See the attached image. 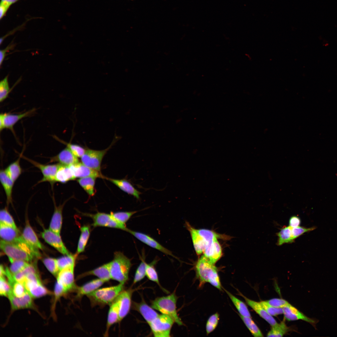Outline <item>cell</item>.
<instances>
[{"label":"cell","mask_w":337,"mask_h":337,"mask_svg":"<svg viewBox=\"0 0 337 337\" xmlns=\"http://www.w3.org/2000/svg\"><path fill=\"white\" fill-rule=\"evenodd\" d=\"M105 282L97 278L87 282L81 286L76 287L75 289L76 292V298L77 299H80L84 295H87L99 288Z\"/></svg>","instance_id":"obj_21"},{"label":"cell","mask_w":337,"mask_h":337,"mask_svg":"<svg viewBox=\"0 0 337 337\" xmlns=\"http://www.w3.org/2000/svg\"><path fill=\"white\" fill-rule=\"evenodd\" d=\"M11 262L9 269L13 274L17 273L25 269L30 263L25 261L9 259Z\"/></svg>","instance_id":"obj_42"},{"label":"cell","mask_w":337,"mask_h":337,"mask_svg":"<svg viewBox=\"0 0 337 337\" xmlns=\"http://www.w3.org/2000/svg\"><path fill=\"white\" fill-rule=\"evenodd\" d=\"M219 320V315L217 313L211 315L208 319L206 325L207 335L213 332L216 328Z\"/></svg>","instance_id":"obj_44"},{"label":"cell","mask_w":337,"mask_h":337,"mask_svg":"<svg viewBox=\"0 0 337 337\" xmlns=\"http://www.w3.org/2000/svg\"><path fill=\"white\" fill-rule=\"evenodd\" d=\"M239 316L252 335L255 337L264 336L261 331L252 320L251 317H244L240 315Z\"/></svg>","instance_id":"obj_38"},{"label":"cell","mask_w":337,"mask_h":337,"mask_svg":"<svg viewBox=\"0 0 337 337\" xmlns=\"http://www.w3.org/2000/svg\"><path fill=\"white\" fill-rule=\"evenodd\" d=\"M301 223L300 218L296 216H291L289 220V226L294 227L299 226Z\"/></svg>","instance_id":"obj_56"},{"label":"cell","mask_w":337,"mask_h":337,"mask_svg":"<svg viewBox=\"0 0 337 337\" xmlns=\"http://www.w3.org/2000/svg\"><path fill=\"white\" fill-rule=\"evenodd\" d=\"M222 253L221 246L217 239L210 242L206 247L203 253V255L215 264L221 257Z\"/></svg>","instance_id":"obj_23"},{"label":"cell","mask_w":337,"mask_h":337,"mask_svg":"<svg viewBox=\"0 0 337 337\" xmlns=\"http://www.w3.org/2000/svg\"><path fill=\"white\" fill-rule=\"evenodd\" d=\"M119 300L117 297L110 305L105 336H108L110 327L114 324L119 322Z\"/></svg>","instance_id":"obj_28"},{"label":"cell","mask_w":337,"mask_h":337,"mask_svg":"<svg viewBox=\"0 0 337 337\" xmlns=\"http://www.w3.org/2000/svg\"><path fill=\"white\" fill-rule=\"evenodd\" d=\"M77 255L76 253L75 255L71 254L56 259L59 271L65 268L75 265Z\"/></svg>","instance_id":"obj_37"},{"label":"cell","mask_w":337,"mask_h":337,"mask_svg":"<svg viewBox=\"0 0 337 337\" xmlns=\"http://www.w3.org/2000/svg\"><path fill=\"white\" fill-rule=\"evenodd\" d=\"M96 178L92 177H85L79 178L77 181L89 195L93 196L95 193V187Z\"/></svg>","instance_id":"obj_33"},{"label":"cell","mask_w":337,"mask_h":337,"mask_svg":"<svg viewBox=\"0 0 337 337\" xmlns=\"http://www.w3.org/2000/svg\"><path fill=\"white\" fill-rule=\"evenodd\" d=\"M292 227L290 226L281 228L277 233L278 237L277 245L281 246L284 243H292L294 242L292 233Z\"/></svg>","instance_id":"obj_35"},{"label":"cell","mask_w":337,"mask_h":337,"mask_svg":"<svg viewBox=\"0 0 337 337\" xmlns=\"http://www.w3.org/2000/svg\"><path fill=\"white\" fill-rule=\"evenodd\" d=\"M75 179L70 166L60 164L56 176V183H65Z\"/></svg>","instance_id":"obj_30"},{"label":"cell","mask_w":337,"mask_h":337,"mask_svg":"<svg viewBox=\"0 0 337 337\" xmlns=\"http://www.w3.org/2000/svg\"><path fill=\"white\" fill-rule=\"evenodd\" d=\"M126 232L129 233L138 240L150 247L178 260V258L174 255L171 251L163 246L149 235L140 232L132 231L129 228Z\"/></svg>","instance_id":"obj_12"},{"label":"cell","mask_w":337,"mask_h":337,"mask_svg":"<svg viewBox=\"0 0 337 337\" xmlns=\"http://www.w3.org/2000/svg\"><path fill=\"white\" fill-rule=\"evenodd\" d=\"M8 76H6L0 82V102H2L8 97L11 90L8 82Z\"/></svg>","instance_id":"obj_46"},{"label":"cell","mask_w":337,"mask_h":337,"mask_svg":"<svg viewBox=\"0 0 337 337\" xmlns=\"http://www.w3.org/2000/svg\"><path fill=\"white\" fill-rule=\"evenodd\" d=\"M35 110V109H33L19 114L1 113L0 115V131L7 129L14 132V126L20 120L32 115Z\"/></svg>","instance_id":"obj_9"},{"label":"cell","mask_w":337,"mask_h":337,"mask_svg":"<svg viewBox=\"0 0 337 337\" xmlns=\"http://www.w3.org/2000/svg\"><path fill=\"white\" fill-rule=\"evenodd\" d=\"M60 141L65 144L71 152L78 158H81L84 154L86 149L77 144L67 143L59 139Z\"/></svg>","instance_id":"obj_47"},{"label":"cell","mask_w":337,"mask_h":337,"mask_svg":"<svg viewBox=\"0 0 337 337\" xmlns=\"http://www.w3.org/2000/svg\"><path fill=\"white\" fill-rule=\"evenodd\" d=\"M239 295L244 298L247 304L249 306L271 326H274L278 323L272 316L269 314L264 309L260 302L251 300L240 293Z\"/></svg>","instance_id":"obj_19"},{"label":"cell","mask_w":337,"mask_h":337,"mask_svg":"<svg viewBox=\"0 0 337 337\" xmlns=\"http://www.w3.org/2000/svg\"><path fill=\"white\" fill-rule=\"evenodd\" d=\"M284 318L288 321L301 320L311 324L316 329V325L319 321L316 319L309 318L290 303L283 308Z\"/></svg>","instance_id":"obj_13"},{"label":"cell","mask_w":337,"mask_h":337,"mask_svg":"<svg viewBox=\"0 0 337 337\" xmlns=\"http://www.w3.org/2000/svg\"><path fill=\"white\" fill-rule=\"evenodd\" d=\"M74 266L65 268L60 271L57 276V282L61 285L66 293L75 289L74 276Z\"/></svg>","instance_id":"obj_10"},{"label":"cell","mask_w":337,"mask_h":337,"mask_svg":"<svg viewBox=\"0 0 337 337\" xmlns=\"http://www.w3.org/2000/svg\"><path fill=\"white\" fill-rule=\"evenodd\" d=\"M85 216L91 218L93 220L92 225L94 227H108L112 217L110 214L97 212L95 214L82 213Z\"/></svg>","instance_id":"obj_29"},{"label":"cell","mask_w":337,"mask_h":337,"mask_svg":"<svg viewBox=\"0 0 337 337\" xmlns=\"http://www.w3.org/2000/svg\"><path fill=\"white\" fill-rule=\"evenodd\" d=\"M177 297L173 293L170 295L157 297L151 302V307L162 314L172 317L179 325H183L176 310Z\"/></svg>","instance_id":"obj_4"},{"label":"cell","mask_w":337,"mask_h":337,"mask_svg":"<svg viewBox=\"0 0 337 337\" xmlns=\"http://www.w3.org/2000/svg\"><path fill=\"white\" fill-rule=\"evenodd\" d=\"M124 284L101 288H98L86 296L93 307L110 305L124 290Z\"/></svg>","instance_id":"obj_3"},{"label":"cell","mask_w":337,"mask_h":337,"mask_svg":"<svg viewBox=\"0 0 337 337\" xmlns=\"http://www.w3.org/2000/svg\"><path fill=\"white\" fill-rule=\"evenodd\" d=\"M41 236L46 243L60 253L65 255L71 254L64 244L60 234L48 229L44 230L41 233Z\"/></svg>","instance_id":"obj_11"},{"label":"cell","mask_w":337,"mask_h":337,"mask_svg":"<svg viewBox=\"0 0 337 337\" xmlns=\"http://www.w3.org/2000/svg\"><path fill=\"white\" fill-rule=\"evenodd\" d=\"M25 23H23L22 25H20V26H19V27L16 28L10 31L9 32L7 33V34L5 35V36H3V37H1V38H0V45L3 42V41L7 37L9 36V35H12V34H13V33H14L15 32L17 31H18V30H19L20 29H21V28H22L25 25Z\"/></svg>","instance_id":"obj_57"},{"label":"cell","mask_w":337,"mask_h":337,"mask_svg":"<svg viewBox=\"0 0 337 337\" xmlns=\"http://www.w3.org/2000/svg\"><path fill=\"white\" fill-rule=\"evenodd\" d=\"M259 302L266 311L272 316H276L283 314V308L275 307L270 305L266 300Z\"/></svg>","instance_id":"obj_49"},{"label":"cell","mask_w":337,"mask_h":337,"mask_svg":"<svg viewBox=\"0 0 337 337\" xmlns=\"http://www.w3.org/2000/svg\"><path fill=\"white\" fill-rule=\"evenodd\" d=\"M15 46V44L11 43L5 49L1 50L0 51V65L1 66L6 55V53L10 50H13Z\"/></svg>","instance_id":"obj_55"},{"label":"cell","mask_w":337,"mask_h":337,"mask_svg":"<svg viewBox=\"0 0 337 337\" xmlns=\"http://www.w3.org/2000/svg\"><path fill=\"white\" fill-rule=\"evenodd\" d=\"M106 179L117 186L120 189L139 200L142 193L136 189L133 185L125 179H115L107 178Z\"/></svg>","instance_id":"obj_26"},{"label":"cell","mask_w":337,"mask_h":337,"mask_svg":"<svg viewBox=\"0 0 337 337\" xmlns=\"http://www.w3.org/2000/svg\"><path fill=\"white\" fill-rule=\"evenodd\" d=\"M271 327L267 334V337H282L290 330V328L283 321Z\"/></svg>","instance_id":"obj_36"},{"label":"cell","mask_w":337,"mask_h":337,"mask_svg":"<svg viewBox=\"0 0 337 337\" xmlns=\"http://www.w3.org/2000/svg\"><path fill=\"white\" fill-rule=\"evenodd\" d=\"M43 262L47 270L53 275L57 276L59 271L56 259L51 257L43 259Z\"/></svg>","instance_id":"obj_45"},{"label":"cell","mask_w":337,"mask_h":337,"mask_svg":"<svg viewBox=\"0 0 337 337\" xmlns=\"http://www.w3.org/2000/svg\"><path fill=\"white\" fill-rule=\"evenodd\" d=\"M0 224L18 229L12 217L6 208L0 210Z\"/></svg>","instance_id":"obj_41"},{"label":"cell","mask_w":337,"mask_h":337,"mask_svg":"<svg viewBox=\"0 0 337 337\" xmlns=\"http://www.w3.org/2000/svg\"><path fill=\"white\" fill-rule=\"evenodd\" d=\"M93 275L97 276L105 282L111 279L110 270L109 263L101 266L93 270L84 272L79 275L77 279H79L87 276Z\"/></svg>","instance_id":"obj_25"},{"label":"cell","mask_w":337,"mask_h":337,"mask_svg":"<svg viewBox=\"0 0 337 337\" xmlns=\"http://www.w3.org/2000/svg\"><path fill=\"white\" fill-rule=\"evenodd\" d=\"M28 293L33 298L41 297L51 293L50 291L43 286L42 283L36 286Z\"/></svg>","instance_id":"obj_50"},{"label":"cell","mask_w":337,"mask_h":337,"mask_svg":"<svg viewBox=\"0 0 337 337\" xmlns=\"http://www.w3.org/2000/svg\"><path fill=\"white\" fill-rule=\"evenodd\" d=\"M146 263L144 260H142L136 270L134 279L133 284H135L140 281L146 276Z\"/></svg>","instance_id":"obj_48"},{"label":"cell","mask_w":337,"mask_h":337,"mask_svg":"<svg viewBox=\"0 0 337 337\" xmlns=\"http://www.w3.org/2000/svg\"><path fill=\"white\" fill-rule=\"evenodd\" d=\"M53 162H57L61 165L70 166L79 162L78 157L66 147L56 155L50 158L49 163Z\"/></svg>","instance_id":"obj_16"},{"label":"cell","mask_w":337,"mask_h":337,"mask_svg":"<svg viewBox=\"0 0 337 337\" xmlns=\"http://www.w3.org/2000/svg\"><path fill=\"white\" fill-rule=\"evenodd\" d=\"M70 167L76 179L88 177L105 178L100 172L91 169L82 163L79 162Z\"/></svg>","instance_id":"obj_17"},{"label":"cell","mask_w":337,"mask_h":337,"mask_svg":"<svg viewBox=\"0 0 337 337\" xmlns=\"http://www.w3.org/2000/svg\"><path fill=\"white\" fill-rule=\"evenodd\" d=\"M54 205V210L50 224L49 229L53 232L60 234L62 223V210L63 207L67 201L62 204L56 205L55 198L53 197Z\"/></svg>","instance_id":"obj_18"},{"label":"cell","mask_w":337,"mask_h":337,"mask_svg":"<svg viewBox=\"0 0 337 337\" xmlns=\"http://www.w3.org/2000/svg\"><path fill=\"white\" fill-rule=\"evenodd\" d=\"M117 139L116 138L114 139L110 145L103 150H96L86 148L84 154L81 158V163L91 169L100 172L103 157Z\"/></svg>","instance_id":"obj_5"},{"label":"cell","mask_w":337,"mask_h":337,"mask_svg":"<svg viewBox=\"0 0 337 337\" xmlns=\"http://www.w3.org/2000/svg\"><path fill=\"white\" fill-rule=\"evenodd\" d=\"M0 180L3 188L6 198L7 204L12 203V191L14 182L6 173L4 170L1 169L0 171Z\"/></svg>","instance_id":"obj_27"},{"label":"cell","mask_w":337,"mask_h":337,"mask_svg":"<svg viewBox=\"0 0 337 337\" xmlns=\"http://www.w3.org/2000/svg\"><path fill=\"white\" fill-rule=\"evenodd\" d=\"M1 249L9 259L20 260L29 262L35 258L32 254L19 246L1 240Z\"/></svg>","instance_id":"obj_7"},{"label":"cell","mask_w":337,"mask_h":337,"mask_svg":"<svg viewBox=\"0 0 337 337\" xmlns=\"http://www.w3.org/2000/svg\"><path fill=\"white\" fill-rule=\"evenodd\" d=\"M156 262L155 260L150 264L146 263V276L149 280L156 283L163 290L159 283L157 272L154 266V264Z\"/></svg>","instance_id":"obj_39"},{"label":"cell","mask_w":337,"mask_h":337,"mask_svg":"<svg viewBox=\"0 0 337 337\" xmlns=\"http://www.w3.org/2000/svg\"><path fill=\"white\" fill-rule=\"evenodd\" d=\"M0 294L1 295L7 297L12 292V288L8 281L4 276L0 277Z\"/></svg>","instance_id":"obj_51"},{"label":"cell","mask_w":337,"mask_h":337,"mask_svg":"<svg viewBox=\"0 0 337 337\" xmlns=\"http://www.w3.org/2000/svg\"><path fill=\"white\" fill-rule=\"evenodd\" d=\"M8 283L11 286L12 294L16 297H22L28 292L24 285L17 281L14 278Z\"/></svg>","instance_id":"obj_40"},{"label":"cell","mask_w":337,"mask_h":337,"mask_svg":"<svg viewBox=\"0 0 337 337\" xmlns=\"http://www.w3.org/2000/svg\"><path fill=\"white\" fill-rule=\"evenodd\" d=\"M137 211L129 212H111L110 213L112 217L114 219L123 224L126 225V223Z\"/></svg>","instance_id":"obj_43"},{"label":"cell","mask_w":337,"mask_h":337,"mask_svg":"<svg viewBox=\"0 0 337 337\" xmlns=\"http://www.w3.org/2000/svg\"><path fill=\"white\" fill-rule=\"evenodd\" d=\"M109 263L111 279L125 284L128 279L132 265L130 259L122 252H116L113 260Z\"/></svg>","instance_id":"obj_2"},{"label":"cell","mask_w":337,"mask_h":337,"mask_svg":"<svg viewBox=\"0 0 337 337\" xmlns=\"http://www.w3.org/2000/svg\"><path fill=\"white\" fill-rule=\"evenodd\" d=\"M22 157L38 168L43 175L42 179L37 184L44 182H48L52 185L55 182L56 176L60 166L58 163L52 164H44L38 162L22 155Z\"/></svg>","instance_id":"obj_8"},{"label":"cell","mask_w":337,"mask_h":337,"mask_svg":"<svg viewBox=\"0 0 337 337\" xmlns=\"http://www.w3.org/2000/svg\"><path fill=\"white\" fill-rule=\"evenodd\" d=\"M239 313L244 317H251V314L246 304L227 290L224 289Z\"/></svg>","instance_id":"obj_32"},{"label":"cell","mask_w":337,"mask_h":337,"mask_svg":"<svg viewBox=\"0 0 337 337\" xmlns=\"http://www.w3.org/2000/svg\"><path fill=\"white\" fill-rule=\"evenodd\" d=\"M21 234L25 241L32 247L38 250H42L43 248V245L28 220L26 221L25 227Z\"/></svg>","instance_id":"obj_24"},{"label":"cell","mask_w":337,"mask_h":337,"mask_svg":"<svg viewBox=\"0 0 337 337\" xmlns=\"http://www.w3.org/2000/svg\"><path fill=\"white\" fill-rule=\"evenodd\" d=\"M19 0H1L0 4V19H2L6 15L9 8L12 4Z\"/></svg>","instance_id":"obj_52"},{"label":"cell","mask_w":337,"mask_h":337,"mask_svg":"<svg viewBox=\"0 0 337 337\" xmlns=\"http://www.w3.org/2000/svg\"><path fill=\"white\" fill-rule=\"evenodd\" d=\"M266 301L271 306L277 308H283L289 303L286 300L281 298H273Z\"/></svg>","instance_id":"obj_54"},{"label":"cell","mask_w":337,"mask_h":337,"mask_svg":"<svg viewBox=\"0 0 337 337\" xmlns=\"http://www.w3.org/2000/svg\"><path fill=\"white\" fill-rule=\"evenodd\" d=\"M0 236L1 240L12 243H16L22 237L18 229L0 223Z\"/></svg>","instance_id":"obj_22"},{"label":"cell","mask_w":337,"mask_h":337,"mask_svg":"<svg viewBox=\"0 0 337 337\" xmlns=\"http://www.w3.org/2000/svg\"><path fill=\"white\" fill-rule=\"evenodd\" d=\"M195 270L199 281V287L208 282L218 290H222V287L216 267L204 255L197 262Z\"/></svg>","instance_id":"obj_1"},{"label":"cell","mask_w":337,"mask_h":337,"mask_svg":"<svg viewBox=\"0 0 337 337\" xmlns=\"http://www.w3.org/2000/svg\"><path fill=\"white\" fill-rule=\"evenodd\" d=\"M12 310L25 309L34 308L33 297L27 292L24 295L18 297L15 296L12 292L7 296Z\"/></svg>","instance_id":"obj_15"},{"label":"cell","mask_w":337,"mask_h":337,"mask_svg":"<svg viewBox=\"0 0 337 337\" xmlns=\"http://www.w3.org/2000/svg\"><path fill=\"white\" fill-rule=\"evenodd\" d=\"M22 155L20 154L18 159L10 164L4 169L7 174L14 183L22 172V169L20 164V158Z\"/></svg>","instance_id":"obj_31"},{"label":"cell","mask_w":337,"mask_h":337,"mask_svg":"<svg viewBox=\"0 0 337 337\" xmlns=\"http://www.w3.org/2000/svg\"><path fill=\"white\" fill-rule=\"evenodd\" d=\"M81 235L78 243L76 254H78L83 252L90 237V227L87 225H84L80 228Z\"/></svg>","instance_id":"obj_34"},{"label":"cell","mask_w":337,"mask_h":337,"mask_svg":"<svg viewBox=\"0 0 337 337\" xmlns=\"http://www.w3.org/2000/svg\"><path fill=\"white\" fill-rule=\"evenodd\" d=\"M316 228L315 227L309 228L298 226L292 227L291 232L293 237L295 240L305 233L313 231Z\"/></svg>","instance_id":"obj_53"},{"label":"cell","mask_w":337,"mask_h":337,"mask_svg":"<svg viewBox=\"0 0 337 337\" xmlns=\"http://www.w3.org/2000/svg\"><path fill=\"white\" fill-rule=\"evenodd\" d=\"M133 291V290L131 288L124 290L117 297L119 303V322L127 315L130 310Z\"/></svg>","instance_id":"obj_14"},{"label":"cell","mask_w":337,"mask_h":337,"mask_svg":"<svg viewBox=\"0 0 337 337\" xmlns=\"http://www.w3.org/2000/svg\"><path fill=\"white\" fill-rule=\"evenodd\" d=\"M133 307L134 309L139 312L149 325L159 315L143 300L140 303L133 302Z\"/></svg>","instance_id":"obj_20"},{"label":"cell","mask_w":337,"mask_h":337,"mask_svg":"<svg viewBox=\"0 0 337 337\" xmlns=\"http://www.w3.org/2000/svg\"><path fill=\"white\" fill-rule=\"evenodd\" d=\"M174 322L172 317L162 314L149 325L154 336L167 337L170 336L171 329Z\"/></svg>","instance_id":"obj_6"}]
</instances>
